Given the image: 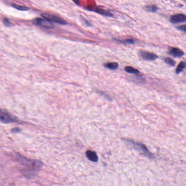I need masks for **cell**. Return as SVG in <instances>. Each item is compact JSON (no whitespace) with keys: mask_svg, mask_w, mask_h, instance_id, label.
I'll list each match as a JSON object with an SVG mask.
<instances>
[{"mask_svg":"<svg viewBox=\"0 0 186 186\" xmlns=\"http://www.w3.org/2000/svg\"><path fill=\"white\" fill-rule=\"evenodd\" d=\"M16 160L18 162H19L23 165L27 166L31 170H36V169L42 168L43 165V163L40 160L30 159L20 155L19 154H17Z\"/></svg>","mask_w":186,"mask_h":186,"instance_id":"1","label":"cell"},{"mask_svg":"<svg viewBox=\"0 0 186 186\" xmlns=\"http://www.w3.org/2000/svg\"><path fill=\"white\" fill-rule=\"evenodd\" d=\"M123 140L128 146H131L132 148L135 149V150L139 151L140 153L146 156V157H148L149 158L152 157L153 156L152 155V153L149 151L147 148L143 144L139 143V142H136L132 140L124 139Z\"/></svg>","mask_w":186,"mask_h":186,"instance_id":"2","label":"cell"},{"mask_svg":"<svg viewBox=\"0 0 186 186\" xmlns=\"http://www.w3.org/2000/svg\"><path fill=\"white\" fill-rule=\"evenodd\" d=\"M1 121L4 123H10L13 122L18 121V119L14 116L12 115L7 111L1 109V116H0Z\"/></svg>","mask_w":186,"mask_h":186,"instance_id":"3","label":"cell"},{"mask_svg":"<svg viewBox=\"0 0 186 186\" xmlns=\"http://www.w3.org/2000/svg\"><path fill=\"white\" fill-rule=\"evenodd\" d=\"M42 16L45 20L49 21L50 22H56L60 24L65 25L67 24V22L66 21H64L62 18H59L57 16L51 15L49 14H43Z\"/></svg>","mask_w":186,"mask_h":186,"instance_id":"4","label":"cell"},{"mask_svg":"<svg viewBox=\"0 0 186 186\" xmlns=\"http://www.w3.org/2000/svg\"><path fill=\"white\" fill-rule=\"evenodd\" d=\"M33 22L34 24L43 27L46 29H52L53 27V25L51 24V22L45 20V19H42L40 18H36L33 20Z\"/></svg>","mask_w":186,"mask_h":186,"instance_id":"5","label":"cell"},{"mask_svg":"<svg viewBox=\"0 0 186 186\" xmlns=\"http://www.w3.org/2000/svg\"><path fill=\"white\" fill-rule=\"evenodd\" d=\"M170 21L173 24L186 22V16L183 14H177L171 16Z\"/></svg>","mask_w":186,"mask_h":186,"instance_id":"6","label":"cell"},{"mask_svg":"<svg viewBox=\"0 0 186 186\" xmlns=\"http://www.w3.org/2000/svg\"><path fill=\"white\" fill-rule=\"evenodd\" d=\"M140 56L143 60L146 61H154L158 58L157 55L147 51H141Z\"/></svg>","mask_w":186,"mask_h":186,"instance_id":"7","label":"cell"},{"mask_svg":"<svg viewBox=\"0 0 186 186\" xmlns=\"http://www.w3.org/2000/svg\"><path fill=\"white\" fill-rule=\"evenodd\" d=\"M169 54L175 58H181L184 55V53L177 48H172L169 51Z\"/></svg>","mask_w":186,"mask_h":186,"instance_id":"8","label":"cell"},{"mask_svg":"<svg viewBox=\"0 0 186 186\" xmlns=\"http://www.w3.org/2000/svg\"><path fill=\"white\" fill-rule=\"evenodd\" d=\"M86 157L91 162H97L98 157L95 151L88 150L86 152Z\"/></svg>","mask_w":186,"mask_h":186,"instance_id":"9","label":"cell"},{"mask_svg":"<svg viewBox=\"0 0 186 186\" xmlns=\"http://www.w3.org/2000/svg\"><path fill=\"white\" fill-rule=\"evenodd\" d=\"M124 70L127 73L133 74L137 76H139L140 74V72L137 69L134 68L132 67L127 66L124 68Z\"/></svg>","mask_w":186,"mask_h":186,"instance_id":"10","label":"cell"},{"mask_svg":"<svg viewBox=\"0 0 186 186\" xmlns=\"http://www.w3.org/2000/svg\"><path fill=\"white\" fill-rule=\"evenodd\" d=\"M145 9L148 12L151 13H155L157 11L158 8L157 7V6L155 5H147L145 7Z\"/></svg>","mask_w":186,"mask_h":186,"instance_id":"11","label":"cell"},{"mask_svg":"<svg viewBox=\"0 0 186 186\" xmlns=\"http://www.w3.org/2000/svg\"><path fill=\"white\" fill-rule=\"evenodd\" d=\"M104 66L111 70H116L118 68L119 64L116 62H110V63H107L106 64H104Z\"/></svg>","mask_w":186,"mask_h":186,"instance_id":"12","label":"cell"},{"mask_svg":"<svg viewBox=\"0 0 186 186\" xmlns=\"http://www.w3.org/2000/svg\"><path fill=\"white\" fill-rule=\"evenodd\" d=\"M186 67V63L185 62H181L178 65L176 69V73L177 74H179L181 73L182 71H184V69Z\"/></svg>","mask_w":186,"mask_h":186,"instance_id":"13","label":"cell"},{"mask_svg":"<svg viewBox=\"0 0 186 186\" xmlns=\"http://www.w3.org/2000/svg\"><path fill=\"white\" fill-rule=\"evenodd\" d=\"M14 8H15L16 9H18L19 11H26L29 10L28 7H25L24 6H20V5H16V4H12V5Z\"/></svg>","mask_w":186,"mask_h":186,"instance_id":"14","label":"cell"},{"mask_svg":"<svg viewBox=\"0 0 186 186\" xmlns=\"http://www.w3.org/2000/svg\"><path fill=\"white\" fill-rule=\"evenodd\" d=\"M115 40L119 42L122 43L123 44H134L135 43V40L133 39H127V40Z\"/></svg>","mask_w":186,"mask_h":186,"instance_id":"15","label":"cell"},{"mask_svg":"<svg viewBox=\"0 0 186 186\" xmlns=\"http://www.w3.org/2000/svg\"><path fill=\"white\" fill-rule=\"evenodd\" d=\"M164 61L166 63V64L170 65L171 66H175V64H176V62H175V61L170 58H165V60H164Z\"/></svg>","mask_w":186,"mask_h":186,"instance_id":"16","label":"cell"},{"mask_svg":"<svg viewBox=\"0 0 186 186\" xmlns=\"http://www.w3.org/2000/svg\"><path fill=\"white\" fill-rule=\"evenodd\" d=\"M177 29H179L180 31L184 32V33H186V25H182V26H179L177 27Z\"/></svg>","mask_w":186,"mask_h":186,"instance_id":"17","label":"cell"},{"mask_svg":"<svg viewBox=\"0 0 186 186\" xmlns=\"http://www.w3.org/2000/svg\"><path fill=\"white\" fill-rule=\"evenodd\" d=\"M20 131V129L18 128H13V129H12V132H13V133H18V132H19Z\"/></svg>","mask_w":186,"mask_h":186,"instance_id":"18","label":"cell"},{"mask_svg":"<svg viewBox=\"0 0 186 186\" xmlns=\"http://www.w3.org/2000/svg\"><path fill=\"white\" fill-rule=\"evenodd\" d=\"M4 24H5V25H6V26H9V20H8L7 19H4Z\"/></svg>","mask_w":186,"mask_h":186,"instance_id":"19","label":"cell"}]
</instances>
